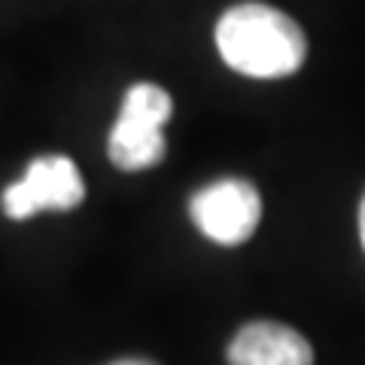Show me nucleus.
<instances>
[{
	"mask_svg": "<svg viewBox=\"0 0 365 365\" xmlns=\"http://www.w3.org/2000/svg\"><path fill=\"white\" fill-rule=\"evenodd\" d=\"M216 49L237 73L280 79L304 64L307 43L287 13L265 4H241L228 9L216 25Z\"/></svg>",
	"mask_w": 365,
	"mask_h": 365,
	"instance_id": "obj_1",
	"label": "nucleus"
},
{
	"mask_svg": "<svg viewBox=\"0 0 365 365\" xmlns=\"http://www.w3.org/2000/svg\"><path fill=\"white\" fill-rule=\"evenodd\" d=\"M174 113V101L165 88L137 83L125 91L119 119L110 131V162L122 170H143L165 158V122Z\"/></svg>",
	"mask_w": 365,
	"mask_h": 365,
	"instance_id": "obj_2",
	"label": "nucleus"
},
{
	"mask_svg": "<svg viewBox=\"0 0 365 365\" xmlns=\"http://www.w3.org/2000/svg\"><path fill=\"white\" fill-rule=\"evenodd\" d=\"M189 213L204 237L222 247H235L256 232L262 220V201L256 186H250L247 180L225 177L198 189L189 201Z\"/></svg>",
	"mask_w": 365,
	"mask_h": 365,
	"instance_id": "obj_3",
	"label": "nucleus"
},
{
	"mask_svg": "<svg viewBox=\"0 0 365 365\" xmlns=\"http://www.w3.org/2000/svg\"><path fill=\"white\" fill-rule=\"evenodd\" d=\"M86 198L76 165L67 155H43L28 165L25 177L4 192L9 220H28L40 210H73Z\"/></svg>",
	"mask_w": 365,
	"mask_h": 365,
	"instance_id": "obj_4",
	"label": "nucleus"
},
{
	"mask_svg": "<svg viewBox=\"0 0 365 365\" xmlns=\"http://www.w3.org/2000/svg\"><path fill=\"white\" fill-rule=\"evenodd\" d=\"M228 365H314V350L295 329L259 319L228 344Z\"/></svg>",
	"mask_w": 365,
	"mask_h": 365,
	"instance_id": "obj_5",
	"label": "nucleus"
},
{
	"mask_svg": "<svg viewBox=\"0 0 365 365\" xmlns=\"http://www.w3.org/2000/svg\"><path fill=\"white\" fill-rule=\"evenodd\" d=\"M359 237H362V247H365V195L359 204Z\"/></svg>",
	"mask_w": 365,
	"mask_h": 365,
	"instance_id": "obj_6",
	"label": "nucleus"
},
{
	"mask_svg": "<svg viewBox=\"0 0 365 365\" xmlns=\"http://www.w3.org/2000/svg\"><path fill=\"white\" fill-rule=\"evenodd\" d=\"M110 365H155L150 359H119V362H110Z\"/></svg>",
	"mask_w": 365,
	"mask_h": 365,
	"instance_id": "obj_7",
	"label": "nucleus"
}]
</instances>
